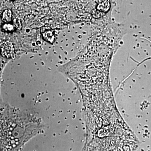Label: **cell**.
<instances>
[{
    "mask_svg": "<svg viewBox=\"0 0 151 151\" xmlns=\"http://www.w3.org/2000/svg\"><path fill=\"white\" fill-rule=\"evenodd\" d=\"M12 18V13L11 11L9 9L6 10L3 12L2 20L3 21L7 22L10 21Z\"/></svg>",
    "mask_w": 151,
    "mask_h": 151,
    "instance_id": "cell-4",
    "label": "cell"
},
{
    "mask_svg": "<svg viewBox=\"0 0 151 151\" xmlns=\"http://www.w3.org/2000/svg\"><path fill=\"white\" fill-rule=\"evenodd\" d=\"M42 37L45 40L52 43L55 40V35L53 31L47 27H43L41 29Z\"/></svg>",
    "mask_w": 151,
    "mask_h": 151,
    "instance_id": "cell-2",
    "label": "cell"
},
{
    "mask_svg": "<svg viewBox=\"0 0 151 151\" xmlns=\"http://www.w3.org/2000/svg\"><path fill=\"white\" fill-rule=\"evenodd\" d=\"M2 52L3 54L7 57H11L13 55L14 47L10 42H6L2 46Z\"/></svg>",
    "mask_w": 151,
    "mask_h": 151,
    "instance_id": "cell-3",
    "label": "cell"
},
{
    "mask_svg": "<svg viewBox=\"0 0 151 151\" xmlns=\"http://www.w3.org/2000/svg\"><path fill=\"white\" fill-rule=\"evenodd\" d=\"M41 128L37 118L5 106L0 112V151H19Z\"/></svg>",
    "mask_w": 151,
    "mask_h": 151,
    "instance_id": "cell-1",
    "label": "cell"
}]
</instances>
